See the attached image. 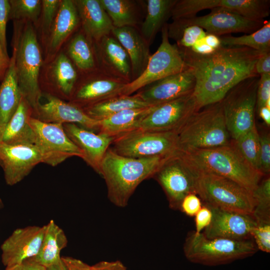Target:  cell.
<instances>
[{
	"label": "cell",
	"mask_w": 270,
	"mask_h": 270,
	"mask_svg": "<svg viewBox=\"0 0 270 270\" xmlns=\"http://www.w3.org/2000/svg\"><path fill=\"white\" fill-rule=\"evenodd\" d=\"M179 50L194 77L192 95L199 110L221 102L241 81L258 76L255 65L264 53L246 46H222L205 55Z\"/></svg>",
	"instance_id": "obj_1"
},
{
	"label": "cell",
	"mask_w": 270,
	"mask_h": 270,
	"mask_svg": "<svg viewBox=\"0 0 270 270\" xmlns=\"http://www.w3.org/2000/svg\"><path fill=\"white\" fill-rule=\"evenodd\" d=\"M170 156L132 158L118 154L110 148L101 162L98 174L104 180L110 202L120 208L126 206L138 186L153 178Z\"/></svg>",
	"instance_id": "obj_2"
},
{
	"label": "cell",
	"mask_w": 270,
	"mask_h": 270,
	"mask_svg": "<svg viewBox=\"0 0 270 270\" xmlns=\"http://www.w3.org/2000/svg\"><path fill=\"white\" fill-rule=\"evenodd\" d=\"M196 173H208L230 179L252 192L264 176L244 158L232 140L217 148L178 152Z\"/></svg>",
	"instance_id": "obj_3"
},
{
	"label": "cell",
	"mask_w": 270,
	"mask_h": 270,
	"mask_svg": "<svg viewBox=\"0 0 270 270\" xmlns=\"http://www.w3.org/2000/svg\"><path fill=\"white\" fill-rule=\"evenodd\" d=\"M13 23L12 47L18 83L22 96L34 110L42 94L38 80L44 64L42 50L32 22Z\"/></svg>",
	"instance_id": "obj_4"
},
{
	"label": "cell",
	"mask_w": 270,
	"mask_h": 270,
	"mask_svg": "<svg viewBox=\"0 0 270 270\" xmlns=\"http://www.w3.org/2000/svg\"><path fill=\"white\" fill-rule=\"evenodd\" d=\"M194 112L177 132L178 152L207 149L229 144L221 102Z\"/></svg>",
	"instance_id": "obj_5"
},
{
	"label": "cell",
	"mask_w": 270,
	"mask_h": 270,
	"mask_svg": "<svg viewBox=\"0 0 270 270\" xmlns=\"http://www.w3.org/2000/svg\"><path fill=\"white\" fill-rule=\"evenodd\" d=\"M258 250L251 240L208 238L202 233L194 232L188 234L184 245V252L188 260L208 266L229 264L252 256Z\"/></svg>",
	"instance_id": "obj_6"
},
{
	"label": "cell",
	"mask_w": 270,
	"mask_h": 270,
	"mask_svg": "<svg viewBox=\"0 0 270 270\" xmlns=\"http://www.w3.org/2000/svg\"><path fill=\"white\" fill-rule=\"evenodd\" d=\"M196 174V194L204 204L227 211L252 214L256 202L252 192L222 176L208 173Z\"/></svg>",
	"instance_id": "obj_7"
},
{
	"label": "cell",
	"mask_w": 270,
	"mask_h": 270,
	"mask_svg": "<svg viewBox=\"0 0 270 270\" xmlns=\"http://www.w3.org/2000/svg\"><path fill=\"white\" fill-rule=\"evenodd\" d=\"M259 79L258 75L241 81L221 101L226 128L233 140L256 125L254 116Z\"/></svg>",
	"instance_id": "obj_8"
},
{
	"label": "cell",
	"mask_w": 270,
	"mask_h": 270,
	"mask_svg": "<svg viewBox=\"0 0 270 270\" xmlns=\"http://www.w3.org/2000/svg\"><path fill=\"white\" fill-rule=\"evenodd\" d=\"M110 148L132 158L170 156L178 152V134L136 129L114 138Z\"/></svg>",
	"instance_id": "obj_9"
},
{
	"label": "cell",
	"mask_w": 270,
	"mask_h": 270,
	"mask_svg": "<svg viewBox=\"0 0 270 270\" xmlns=\"http://www.w3.org/2000/svg\"><path fill=\"white\" fill-rule=\"evenodd\" d=\"M161 32V43L150 55L144 70L138 78L126 84L120 95H132L155 82L188 69L176 44L170 42L167 23Z\"/></svg>",
	"instance_id": "obj_10"
},
{
	"label": "cell",
	"mask_w": 270,
	"mask_h": 270,
	"mask_svg": "<svg viewBox=\"0 0 270 270\" xmlns=\"http://www.w3.org/2000/svg\"><path fill=\"white\" fill-rule=\"evenodd\" d=\"M35 135L34 145L42 163L55 166L72 156L83 157L82 152L70 139L62 124L46 123L32 116L28 121Z\"/></svg>",
	"instance_id": "obj_11"
},
{
	"label": "cell",
	"mask_w": 270,
	"mask_h": 270,
	"mask_svg": "<svg viewBox=\"0 0 270 270\" xmlns=\"http://www.w3.org/2000/svg\"><path fill=\"white\" fill-rule=\"evenodd\" d=\"M153 178L162 188L172 209L180 210L187 194H196V174L178 152L166 158Z\"/></svg>",
	"instance_id": "obj_12"
},
{
	"label": "cell",
	"mask_w": 270,
	"mask_h": 270,
	"mask_svg": "<svg viewBox=\"0 0 270 270\" xmlns=\"http://www.w3.org/2000/svg\"><path fill=\"white\" fill-rule=\"evenodd\" d=\"M220 8L252 20H264L270 13L269 0H177L172 19L189 18L206 9Z\"/></svg>",
	"instance_id": "obj_13"
},
{
	"label": "cell",
	"mask_w": 270,
	"mask_h": 270,
	"mask_svg": "<svg viewBox=\"0 0 270 270\" xmlns=\"http://www.w3.org/2000/svg\"><path fill=\"white\" fill-rule=\"evenodd\" d=\"M198 110L192 92L155 106L137 129L155 132H177L190 116Z\"/></svg>",
	"instance_id": "obj_14"
},
{
	"label": "cell",
	"mask_w": 270,
	"mask_h": 270,
	"mask_svg": "<svg viewBox=\"0 0 270 270\" xmlns=\"http://www.w3.org/2000/svg\"><path fill=\"white\" fill-rule=\"evenodd\" d=\"M264 20H252L220 8H214L203 16H194L173 20L180 26H197L208 34L218 36L234 32L250 34L260 29Z\"/></svg>",
	"instance_id": "obj_15"
},
{
	"label": "cell",
	"mask_w": 270,
	"mask_h": 270,
	"mask_svg": "<svg viewBox=\"0 0 270 270\" xmlns=\"http://www.w3.org/2000/svg\"><path fill=\"white\" fill-rule=\"evenodd\" d=\"M80 75L61 50L53 59L43 64L38 80L41 92L69 101Z\"/></svg>",
	"instance_id": "obj_16"
},
{
	"label": "cell",
	"mask_w": 270,
	"mask_h": 270,
	"mask_svg": "<svg viewBox=\"0 0 270 270\" xmlns=\"http://www.w3.org/2000/svg\"><path fill=\"white\" fill-rule=\"evenodd\" d=\"M126 84L98 68L80 75L68 102L82 109L100 101L120 95Z\"/></svg>",
	"instance_id": "obj_17"
},
{
	"label": "cell",
	"mask_w": 270,
	"mask_h": 270,
	"mask_svg": "<svg viewBox=\"0 0 270 270\" xmlns=\"http://www.w3.org/2000/svg\"><path fill=\"white\" fill-rule=\"evenodd\" d=\"M32 117L46 123H72L93 132L98 130V121L90 118L82 108L42 92Z\"/></svg>",
	"instance_id": "obj_18"
},
{
	"label": "cell",
	"mask_w": 270,
	"mask_h": 270,
	"mask_svg": "<svg viewBox=\"0 0 270 270\" xmlns=\"http://www.w3.org/2000/svg\"><path fill=\"white\" fill-rule=\"evenodd\" d=\"M42 162L41 154L34 144H10L0 142V166L8 185L18 183Z\"/></svg>",
	"instance_id": "obj_19"
},
{
	"label": "cell",
	"mask_w": 270,
	"mask_h": 270,
	"mask_svg": "<svg viewBox=\"0 0 270 270\" xmlns=\"http://www.w3.org/2000/svg\"><path fill=\"white\" fill-rule=\"evenodd\" d=\"M45 232V226H28L14 230L2 244V260L6 267L21 265L38 253Z\"/></svg>",
	"instance_id": "obj_20"
},
{
	"label": "cell",
	"mask_w": 270,
	"mask_h": 270,
	"mask_svg": "<svg viewBox=\"0 0 270 270\" xmlns=\"http://www.w3.org/2000/svg\"><path fill=\"white\" fill-rule=\"evenodd\" d=\"M212 212V220L202 233L208 238L248 240L258 223L252 215L227 211L206 205Z\"/></svg>",
	"instance_id": "obj_21"
},
{
	"label": "cell",
	"mask_w": 270,
	"mask_h": 270,
	"mask_svg": "<svg viewBox=\"0 0 270 270\" xmlns=\"http://www.w3.org/2000/svg\"><path fill=\"white\" fill-rule=\"evenodd\" d=\"M80 26L74 0H61L55 19L42 47L44 63L53 59Z\"/></svg>",
	"instance_id": "obj_22"
},
{
	"label": "cell",
	"mask_w": 270,
	"mask_h": 270,
	"mask_svg": "<svg viewBox=\"0 0 270 270\" xmlns=\"http://www.w3.org/2000/svg\"><path fill=\"white\" fill-rule=\"evenodd\" d=\"M194 86V77L188 68L155 82L136 94L150 105L157 106L192 92Z\"/></svg>",
	"instance_id": "obj_23"
},
{
	"label": "cell",
	"mask_w": 270,
	"mask_h": 270,
	"mask_svg": "<svg viewBox=\"0 0 270 270\" xmlns=\"http://www.w3.org/2000/svg\"><path fill=\"white\" fill-rule=\"evenodd\" d=\"M93 44L98 69L128 83L132 80L129 56L114 36H105Z\"/></svg>",
	"instance_id": "obj_24"
},
{
	"label": "cell",
	"mask_w": 270,
	"mask_h": 270,
	"mask_svg": "<svg viewBox=\"0 0 270 270\" xmlns=\"http://www.w3.org/2000/svg\"><path fill=\"white\" fill-rule=\"evenodd\" d=\"M62 125L70 139L82 152V159L98 174L101 162L114 138L99 132L96 134L75 124Z\"/></svg>",
	"instance_id": "obj_25"
},
{
	"label": "cell",
	"mask_w": 270,
	"mask_h": 270,
	"mask_svg": "<svg viewBox=\"0 0 270 270\" xmlns=\"http://www.w3.org/2000/svg\"><path fill=\"white\" fill-rule=\"evenodd\" d=\"M80 28L92 42L109 35L114 27L108 15L98 0H74Z\"/></svg>",
	"instance_id": "obj_26"
},
{
	"label": "cell",
	"mask_w": 270,
	"mask_h": 270,
	"mask_svg": "<svg viewBox=\"0 0 270 270\" xmlns=\"http://www.w3.org/2000/svg\"><path fill=\"white\" fill-rule=\"evenodd\" d=\"M111 33L129 56L132 80L136 78L144 70L150 56L149 45L134 27L114 28Z\"/></svg>",
	"instance_id": "obj_27"
},
{
	"label": "cell",
	"mask_w": 270,
	"mask_h": 270,
	"mask_svg": "<svg viewBox=\"0 0 270 270\" xmlns=\"http://www.w3.org/2000/svg\"><path fill=\"white\" fill-rule=\"evenodd\" d=\"M14 54L12 52L10 63L0 84V142L6 127L16 110L22 95L17 80Z\"/></svg>",
	"instance_id": "obj_28"
},
{
	"label": "cell",
	"mask_w": 270,
	"mask_h": 270,
	"mask_svg": "<svg viewBox=\"0 0 270 270\" xmlns=\"http://www.w3.org/2000/svg\"><path fill=\"white\" fill-rule=\"evenodd\" d=\"M33 108L22 96L18 106L8 122L1 142L10 144H34V133L28 121Z\"/></svg>",
	"instance_id": "obj_29"
},
{
	"label": "cell",
	"mask_w": 270,
	"mask_h": 270,
	"mask_svg": "<svg viewBox=\"0 0 270 270\" xmlns=\"http://www.w3.org/2000/svg\"><path fill=\"white\" fill-rule=\"evenodd\" d=\"M80 75L98 69L93 42L82 28L76 32L62 50Z\"/></svg>",
	"instance_id": "obj_30"
},
{
	"label": "cell",
	"mask_w": 270,
	"mask_h": 270,
	"mask_svg": "<svg viewBox=\"0 0 270 270\" xmlns=\"http://www.w3.org/2000/svg\"><path fill=\"white\" fill-rule=\"evenodd\" d=\"M154 106L124 110L98 120V132L115 138L137 129Z\"/></svg>",
	"instance_id": "obj_31"
},
{
	"label": "cell",
	"mask_w": 270,
	"mask_h": 270,
	"mask_svg": "<svg viewBox=\"0 0 270 270\" xmlns=\"http://www.w3.org/2000/svg\"><path fill=\"white\" fill-rule=\"evenodd\" d=\"M150 106H152L145 102L135 94L132 95H118L108 98L82 110L90 118L98 121L124 110Z\"/></svg>",
	"instance_id": "obj_32"
},
{
	"label": "cell",
	"mask_w": 270,
	"mask_h": 270,
	"mask_svg": "<svg viewBox=\"0 0 270 270\" xmlns=\"http://www.w3.org/2000/svg\"><path fill=\"white\" fill-rule=\"evenodd\" d=\"M177 0H148L146 14L140 28V34L150 45L157 33L171 17Z\"/></svg>",
	"instance_id": "obj_33"
},
{
	"label": "cell",
	"mask_w": 270,
	"mask_h": 270,
	"mask_svg": "<svg viewBox=\"0 0 270 270\" xmlns=\"http://www.w3.org/2000/svg\"><path fill=\"white\" fill-rule=\"evenodd\" d=\"M68 239L64 230L53 220L45 225V232L38 254L33 258L48 268L61 260L60 251L66 248Z\"/></svg>",
	"instance_id": "obj_34"
},
{
	"label": "cell",
	"mask_w": 270,
	"mask_h": 270,
	"mask_svg": "<svg viewBox=\"0 0 270 270\" xmlns=\"http://www.w3.org/2000/svg\"><path fill=\"white\" fill-rule=\"evenodd\" d=\"M110 18L114 28L134 27L138 22L135 2L130 0H98Z\"/></svg>",
	"instance_id": "obj_35"
},
{
	"label": "cell",
	"mask_w": 270,
	"mask_h": 270,
	"mask_svg": "<svg viewBox=\"0 0 270 270\" xmlns=\"http://www.w3.org/2000/svg\"><path fill=\"white\" fill-rule=\"evenodd\" d=\"M221 45L226 46H246L262 52H270V22L265 20L258 30L240 36L230 34L220 36Z\"/></svg>",
	"instance_id": "obj_36"
},
{
	"label": "cell",
	"mask_w": 270,
	"mask_h": 270,
	"mask_svg": "<svg viewBox=\"0 0 270 270\" xmlns=\"http://www.w3.org/2000/svg\"><path fill=\"white\" fill-rule=\"evenodd\" d=\"M232 140L244 158L260 172L259 136L256 125L236 140Z\"/></svg>",
	"instance_id": "obj_37"
},
{
	"label": "cell",
	"mask_w": 270,
	"mask_h": 270,
	"mask_svg": "<svg viewBox=\"0 0 270 270\" xmlns=\"http://www.w3.org/2000/svg\"><path fill=\"white\" fill-rule=\"evenodd\" d=\"M9 19L13 22H30L36 27L42 8V0H10Z\"/></svg>",
	"instance_id": "obj_38"
},
{
	"label": "cell",
	"mask_w": 270,
	"mask_h": 270,
	"mask_svg": "<svg viewBox=\"0 0 270 270\" xmlns=\"http://www.w3.org/2000/svg\"><path fill=\"white\" fill-rule=\"evenodd\" d=\"M256 205L252 216L258 224L270 223V178L260 180L252 192Z\"/></svg>",
	"instance_id": "obj_39"
},
{
	"label": "cell",
	"mask_w": 270,
	"mask_h": 270,
	"mask_svg": "<svg viewBox=\"0 0 270 270\" xmlns=\"http://www.w3.org/2000/svg\"><path fill=\"white\" fill-rule=\"evenodd\" d=\"M61 0H42V8L39 20L35 27L42 48L58 10Z\"/></svg>",
	"instance_id": "obj_40"
},
{
	"label": "cell",
	"mask_w": 270,
	"mask_h": 270,
	"mask_svg": "<svg viewBox=\"0 0 270 270\" xmlns=\"http://www.w3.org/2000/svg\"><path fill=\"white\" fill-rule=\"evenodd\" d=\"M255 244L258 250L270 252V223H259L252 233Z\"/></svg>",
	"instance_id": "obj_41"
},
{
	"label": "cell",
	"mask_w": 270,
	"mask_h": 270,
	"mask_svg": "<svg viewBox=\"0 0 270 270\" xmlns=\"http://www.w3.org/2000/svg\"><path fill=\"white\" fill-rule=\"evenodd\" d=\"M260 172L268 174L270 172V137L267 132L259 133Z\"/></svg>",
	"instance_id": "obj_42"
},
{
	"label": "cell",
	"mask_w": 270,
	"mask_h": 270,
	"mask_svg": "<svg viewBox=\"0 0 270 270\" xmlns=\"http://www.w3.org/2000/svg\"><path fill=\"white\" fill-rule=\"evenodd\" d=\"M270 100V74L260 76L256 90V110L265 106Z\"/></svg>",
	"instance_id": "obj_43"
},
{
	"label": "cell",
	"mask_w": 270,
	"mask_h": 270,
	"mask_svg": "<svg viewBox=\"0 0 270 270\" xmlns=\"http://www.w3.org/2000/svg\"><path fill=\"white\" fill-rule=\"evenodd\" d=\"M201 199L195 193L187 194L182 200L180 210L189 216H194L202 206Z\"/></svg>",
	"instance_id": "obj_44"
},
{
	"label": "cell",
	"mask_w": 270,
	"mask_h": 270,
	"mask_svg": "<svg viewBox=\"0 0 270 270\" xmlns=\"http://www.w3.org/2000/svg\"><path fill=\"white\" fill-rule=\"evenodd\" d=\"M10 4L8 0H0V41L4 50L7 52L6 30L9 20Z\"/></svg>",
	"instance_id": "obj_45"
},
{
	"label": "cell",
	"mask_w": 270,
	"mask_h": 270,
	"mask_svg": "<svg viewBox=\"0 0 270 270\" xmlns=\"http://www.w3.org/2000/svg\"><path fill=\"white\" fill-rule=\"evenodd\" d=\"M212 212L210 209L204 204L195 215L196 231V234L201 233L210 224L212 220Z\"/></svg>",
	"instance_id": "obj_46"
},
{
	"label": "cell",
	"mask_w": 270,
	"mask_h": 270,
	"mask_svg": "<svg viewBox=\"0 0 270 270\" xmlns=\"http://www.w3.org/2000/svg\"><path fill=\"white\" fill-rule=\"evenodd\" d=\"M256 73L258 75L270 74V52L262 53L255 65Z\"/></svg>",
	"instance_id": "obj_47"
},
{
	"label": "cell",
	"mask_w": 270,
	"mask_h": 270,
	"mask_svg": "<svg viewBox=\"0 0 270 270\" xmlns=\"http://www.w3.org/2000/svg\"><path fill=\"white\" fill-rule=\"evenodd\" d=\"M61 259L68 270H92V266L80 260L69 256H62Z\"/></svg>",
	"instance_id": "obj_48"
},
{
	"label": "cell",
	"mask_w": 270,
	"mask_h": 270,
	"mask_svg": "<svg viewBox=\"0 0 270 270\" xmlns=\"http://www.w3.org/2000/svg\"><path fill=\"white\" fill-rule=\"evenodd\" d=\"M92 270H127L120 260L100 262L92 266Z\"/></svg>",
	"instance_id": "obj_49"
},
{
	"label": "cell",
	"mask_w": 270,
	"mask_h": 270,
	"mask_svg": "<svg viewBox=\"0 0 270 270\" xmlns=\"http://www.w3.org/2000/svg\"><path fill=\"white\" fill-rule=\"evenodd\" d=\"M10 63V58L0 41V81L4 79Z\"/></svg>",
	"instance_id": "obj_50"
},
{
	"label": "cell",
	"mask_w": 270,
	"mask_h": 270,
	"mask_svg": "<svg viewBox=\"0 0 270 270\" xmlns=\"http://www.w3.org/2000/svg\"><path fill=\"white\" fill-rule=\"evenodd\" d=\"M189 50L195 53L202 55L210 54L216 50L205 42L204 38L197 42Z\"/></svg>",
	"instance_id": "obj_51"
},
{
	"label": "cell",
	"mask_w": 270,
	"mask_h": 270,
	"mask_svg": "<svg viewBox=\"0 0 270 270\" xmlns=\"http://www.w3.org/2000/svg\"><path fill=\"white\" fill-rule=\"evenodd\" d=\"M22 270H47V268L31 258L24 260L21 264Z\"/></svg>",
	"instance_id": "obj_52"
},
{
	"label": "cell",
	"mask_w": 270,
	"mask_h": 270,
	"mask_svg": "<svg viewBox=\"0 0 270 270\" xmlns=\"http://www.w3.org/2000/svg\"><path fill=\"white\" fill-rule=\"evenodd\" d=\"M204 40L209 46L214 50L222 46L220 38L214 34H207L204 38Z\"/></svg>",
	"instance_id": "obj_53"
},
{
	"label": "cell",
	"mask_w": 270,
	"mask_h": 270,
	"mask_svg": "<svg viewBox=\"0 0 270 270\" xmlns=\"http://www.w3.org/2000/svg\"><path fill=\"white\" fill-rule=\"evenodd\" d=\"M257 112L267 126L269 127L270 126V108L265 106L260 108Z\"/></svg>",
	"instance_id": "obj_54"
},
{
	"label": "cell",
	"mask_w": 270,
	"mask_h": 270,
	"mask_svg": "<svg viewBox=\"0 0 270 270\" xmlns=\"http://www.w3.org/2000/svg\"><path fill=\"white\" fill-rule=\"evenodd\" d=\"M47 270H68V269L61 259L57 263L48 267Z\"/></svg>",
	"instance_id": "obj_55"
},
{
	"label": "cell",
	"mask_w": 270,
	"mask_h": 270,
	"mask_svg": "<svg viewBox=\"0 0 270 270\" xmlns=\"http://www.w3.org/2000/svg\"><path fill=\"white\" fill-rule=\"evenodd\" d=\"M5 270H22L21 265H16L10 267H6Z\"/></svg>",
	"instance_id": "obj_56"
},
{
	"label": "cell",
	"mask_w": 270,
	"mask_h": 270,
	"mask_svg": "<svg viewBox=\"0 0 270 270\" xmlns=\"http://www.w3.org/2000/svg\"><path fill=\"white\" fill-rule=\"evenodd\" d=\"M3 207V202L1 198H0V210Z\"/></svg>",
	"instance_id": "obj_57"
}]
</instances>
